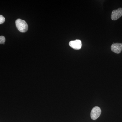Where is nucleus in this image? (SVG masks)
<instances>
[{
  "label": "nucleus",
  "instance_id": "nucleus-1",
  "mask_svg": "<svg viewBox=\"0 0 122 122\" xmlns=\"http://www.w3.org/2000/svg\"><path fill=\"white\" fill-rule=\"evenodd\" d=\"M16 25L18 30L21 32H26L28 30V24L24 20L18 19L16 21Z\"/></svg>",
  "mask_w": 122,
  "mask_h": 122
},
{
  "label": "nucleus",
  "instance_id": "nucleus-2",
  "mask_svg": "<svg viewBox=\"0 0 122 122\" xmlns=\"http://www.w3.org/2000/svg\"><path fill=\"white\" fill-rule=\"evenodd\" d=\"M101 110L99 107L96 106L93 107L91 113V117L93 120H96L99 117L101 114Z\"/></svg>",
  "mask_w": 122,
  "mask_h": 122
},
{
  "label": "nucleus",
  "instance_id": "nucleus-3",
  "mask_svg": "<svg viewBox=\"0 0 122 122\" xmlns=\"http://www.w3.org/2000/svg\"><path fill=\"white\" fill-rule=\"evenodd\" d=\"M69 45L71 47L76 50L80 49L82 46L81 41L79 39L71 41L69 43Z\"/></svg>",
  "mask_w": 122,
  "mask_h": 122
},
{
  "label": "nucleus",
  "instance_id": "nucleus-4",
  "mask_svg": "<svg viewBox=\"0 0 122 122\" xmlns=\"http://www.w3.org/2000/svg\"><path fill=\"white\" fill-rule=\"evenodd\" d=\"M122 16V8H119L112 11L111 15V18L113 20L119 19Z\"/></svg>",
  "mask_w": 122,
  "mask_h": 122
},
{
  "label": "nucleus",
  "instance_id": "nucleus-5",
  "mask_svg": "<svg viewBox=\"0 0 122 122\" xmlns=\"http://www.w3.org/2000/svg\"><path fill=\"white\" fill-rule=\"evenodd\" d=\"M112 52L116 54H119L122 52V43H116L112 44L111 46Z\"/></svg>",
  "mask_w": 122,
  "mask_h": 122
},
{
  "label": "nucleus",
  "instance_id": "nucleus-6",
  "mask_svg": "<svg viewBox=\"0 0 122 122\" xmlns=\"http://www.w3.org/2000/svg\"><path fill=\"white\" fill-rule=\"evenodd\" d=\"M5 41V38L3 36H0V44H4Z\"/></svg>",
  "mask_w": 122,
  "mask_h": 122
},
{
  "label": "nucleus",
  "instance_id": "nucleus-7",
  "mask_svg": "<svg viewBox=\"0 0 122 122\" xmlns=\"http://www.w3.org/2000/svg\"><path fill=\"white\" fill-rule=\"evenodd\" d=\"M5 21V18L2 15H0V24H3Z\"/></svg>",
  "mask_w": 122,
  "mask_h": 122
}]
</instances>
